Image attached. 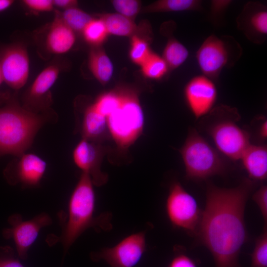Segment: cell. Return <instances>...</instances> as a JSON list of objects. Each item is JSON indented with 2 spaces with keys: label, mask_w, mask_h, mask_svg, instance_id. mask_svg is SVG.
I'll return each instance as SVG.
<instances>
[{
  "label": "cell",
  "mask_w": 267,
  "mask_h": 267,
  "mask_svg": "<svg viewBox=\"0 0 267 267\" xmlns=\"http://www.w3.org/2000/svg\"><path fill=\"white\" fill-rule=\"evenodd\" d=\"M255 184L249 178L232 188L207 183L205 206L194 236L210 252L215 267H241L239 254L248 240L245 208Z\"/></svg>",
  "instance_id": "6da1fadb"
},
{
  "label": "cell",
  "mask_w": 267,
  "mask_h": 267,
  "mask_svg": "<svg viewBox=\"0 0 267 267\" xmlns=\"http://www.w3.org/2000/svg\"><path fill=\"white\" fill-rule=\"evenodd\" d=\"M57 121L53 110L34 113L25 108L15 96H10L0 107V157L25 153L42 127Z\"/></svg>",
  "instance_id": "7a4b0ae2"
},
{
  "label": "cell",
  "mask_w": 267,
  "mask_h": 267,
  "mask_svg": "<svg viewBox=\"0 0 267 267\" xmlns=\"http://www.w3.org/2000/svg\"><path fill=\"white\" fill-rule=\"evenodd\" d=\"M93 185L90 177L82 173L69 199L68 217L65 221H62L60 241L65 253L88 228H110L109 215L94 217L95 196Z\"/></svg>",
  "instance_id": "3957f363"
},
{
  "label": "cell",
  "mask_w": 267,
  "mask_h": 267,
  "mask_svg": "<svg viewBox=\"0 0 267 267\" xmlns=\"http://www.w3.org/2000/svg\"><path fill=\"white\" fill-rule=\"evenodd\" d=\"M119 101L104 117L109 134L120 150L125 151L141 135L144 116L137 93L119 88Z\"/></svg>",
  "instance_id": "277c9868"
},
{
  "label": "cell",
  "mask_w": 267,
  "mask_h": 267,
  "mask_svg": "<svg viewBox=\"0 0 267 267\" xmlns=\"http://www.w3.org/2000/svg\"><path fill=\"white\" fill-rule=\"evenodd\" d=\"M207 115L214 121L205 130L217 150L232 160H239L251 143L249 134L236 123L239 119L237 110L221 105L213 108Z\"/></svg>",
  "instance_id": "5b68a950"
},
{
  "label": "cell",
  "mask_w": 267,
  "mask_h": 267,
  "mask_svg": "<svg viewBox=\"0 0 267 267\" xmlns=\"http://www.w3.org/2000/svg\"><path fill=\"white\" fill-rule=\"evenodd\" d=\"M179 153L187 179L203 180L226 172V165L221 154L195 129L189 130Z\"/></svg>",
  "instance_id": "8992f818"
},
{
  "label": "cell",
  "mask_w": 267,
  "mask_h": 267,
  "mask_svg": "<svg viewBox=\"0 0 267 267\" xmlns=\"http://www.w3.org/2000/svg\"><path fill=\"white\" fill-rule=\"evenodd\" d=\"M241 54V47L233 38L213 34L199 47L196 58L203 75L214 81L224 68L233 66Z\"/></svg>",
  "instance_id": "52a82bcc"
},
{
  "label": "cell",
  "mask_w": 267,
  "mask_h": 267,
  "mask_svg": "<svg viewBox=\"0 0 267 267\" xmlns=\"http://www.w3.org/2000/svg\"><path fill=\"white\" fill-rule=\"evenodd\" d=\"M165 211L174 228L195 236L202 210L195 198L178 181H174L170 186Z\"/></svg>",
  "instance_id": "ba28073f"
},
{
  "label": "cell",
  "mask_w": 267,
  "mask_h": 267,
  "mask_svg": "<svg viewBox=\"0 0 267 267\" xmlns=\"http://www.w3.org/2000/svg\"><path fill=\"white\" fill-rule=\"evenodd\" d=\"M146 249L145 231L131 234L114 246L91 253L94 262L104 261L110 267H134L141 260Z\"/></svg>",
  "instance_id": "9c48e42d"
},
{
  "label": "cell",
  "mask_w": 267,
  "mask_h": 267,
  "mask_svg": "<svg viewBox=\"0 0 267 267\" xmlns=\"http://www.w3.org/2000/svg\"><path fill=\"white\" fill-rule=\"evenodd\" d=\"M0 68L3 82L12 89L18 90L27 82L30 72V59L27 49L19 43L0 47Z\"/></svg>",
  "instance_id": "30bf717a"
},
{
  "label": "cell",
  "mask_w": 267,
  "mask_h": 267,
  "mask_svg": "<svg viewBox=\"0 0 267 267\" xmlns=\"http://www.w3.org/2000/svg\"><path fill=\"white\" fill-rule=\"evenodd\" d=\"M10 162L3 174L10 185L20 184L24 188L38 187L46 172L47 163L33 153H24Z\"/></svg>",
  "instance_id": "8fae6325"
},
{
  "label": "cell",
  "mask_w": 267,
  "mask_h": 267,
  "mask_svg": "<svg viewBox=\"0 0 267 267\" xmlns=\"http://www.w3.org/2000/svg\"><path fill=\"white\" fill-rule=\"evenodd\" d=\"M8 222L10 226L3 230L2 235L5 239L14 240L19 257L25 260L40 230L51 224L52 220L47 214L43 213L28 221H23L20 215L14 214L9 217Z\"/></svg>",
  "instance_id": "7c38bea8"
},
{
  "label": "cell",
  "mask_w": 267,
  "mask_h": 267,
  "mask_svg": "<svg viewBox=\"0 0 267 267\" xmlns=\"http://www.w3.org/2000/svg\"><path fill=\"white\" fill-rule=\"evenodd\" d=\"M61 67L56 63L45 67L38 75L25 91L21 105L26 109L36 113L52 111L50 89L58 78Z\"/></svg>",
  "instance_id": "4fadbf2b"
},
{
  "label": "cell",
  "mask_w": 267,
  "mask_h": 267,
  "mask_svg": "<svg viewBox=\"0 0 267 267\" xmlns=\"http://www.w3.org/2000/svg\"><path fill=\"white\" fill-rule=\"evenodd\" d=\"M183 94L188 108L196 119L211 112L218 95L214 81L204 75L192 77L185 85Z\"/></svg>",
  "instance_id": "5bb4252c"
},
{
  "label": "cell",
  "mask_w": 267,
  "mask_h": 267,
  "mask_svg": "<svg viewBox=\"0 0 267 267\" xmlns=\"http://www.w3.org/2000/svg\"><path fill=\"white\" fill-rule=\"evenodd\" d=\"M106 149L101 143L82 138L75 147L72 154L75 164L82 173L89 175L94 185L105 184L108 179L107 175L101 170Z\"/></svg>",
  "instance_id": "9a60e30c"
},
{
  "label": "cell",
  "mask_w": 267,
  "mask_h": 267,
  "mask_svg": "<svg viewBox=\"0 0 267 267\" xmlns=\"http://www.w3.org/2000/svg\"><path fill=\"white\" fill-rule=\"evenodd\" d=\"M237 26L250 41L261 44L267 35V9L259 2L250 1L237 18Z\"/></svg>",
  "instance_id": "2e32d148"
},
{
  "label": "cell",
  "mask_w": 267,
  "mask_h": 267,
  "mask_svg": "<svg viewBox=\"0 0 267 267\" xmlns=\"http://www.w3.org/2000/svg\"><path fill=\"white\" fill-rule=\"evenodd\" d=\"M62 20L60 13L56 11L45 36L46 49L51 54L61 55L68 52L76 41V35Z\"/></svg>",
  "instance_id": "e0dca14e"
},
{
  "label": "cell",
  "mask_w": 267,
  "mask_h": 267,
  "mask_svg": "<svg viewBox=\"0 0 267 267\" xmlns=\"http://www.w3.org/2000/svg\"><path fill=\"white\" fill-rule=\"evenodd\" d=\"M78 123V129L82 138L101 143L109 137L105 118L97 112L91 104L86 107Z\"/></svg>",
  "instance_id": "ac0fdd59"
},
{
  "label": "cell",
  "mask_w": 267,
  "mask_h": 267,
  "mask_svg": "<svg viewBox=\"0 0 267 267\" xmlns=\"http://www.w3.org/2000/svg\"><path fill=\"white\" fill-rule=\"evenodd\" d=\"M242 166L250 179L263 181L267 177V148L250 144L241 156Z\"/></svg>",
  "instance_id": "d6986e66"
},
{
  "label": "cell",
  "mask_w": 267,
  "mask_h": 267,
  "mask_svg": "<svg viewBox=\"0 0 267 267\" xmlns=\"http://www.w3.org/2000/svg\"><path fill=\"white\" fill-rule=\"evenodd\" d=\"M89 69L95 79L105 85L111 80L114 71L113 64L105 50L100 47H93L88 57Z\"/></svg>",
  "instance_id": "ffe728a7"
},
{
  "label": "cell",
  "mask_w": 267,
  "mask_h": 267,
  "mask_svg": "<svg viewBox=\"0 0 267 267\" xmlns=\"http://www.w3.org/2000/svg\"><path fill=\"white\" fill-rule=\"evenodd\" d=\"M99 18L103 21L109 34L132 37L139 32L140 29L134 20L118 13L101 14Z\"/></svg>",
  "instance_id": "44dd1931"
},
{
  "label": "cell",
  "mask_w": 267,
  "mask_h": 267,
  "mask_svg": "<svg viewBox=\"0 0 267 267\" xmlns=\"http://www.w3.org/2000/svg\"><path fill=\"white\" fill-rule=\"evenodd\" d=\"M202 2L199 0H158L143 7L142 13L200 11Z\"/></svg>",
  "instance_id": "7402d4cb"
},
{
  "label": "cell",
  "mask_w": 267,
  "mask_h": 267,
  "mask_svg": "<svg viewBox=\"0 0 267 267\" xmlns=\"http://www.w3.org/2000/svg\"><path fill=\"white\" fill-rule=\"evenodd\" d=\"M189 56L187 48L175 38H170L163 52L162 57L169 69H175L182 65Z\"/></svg>",
  "instance_id": "603a6c76"
},
{
  "label": "cell",
  "mask_w": 267,
  "mask_h": 267,
  "mask_svg": "<svg viewBox=\"0 0 267 267\" xmlns=\"http://www.w3.org/2000/svg\"><path fill=\"white\" fill-rule=\"evenodd\" d=\"M82 33L85 41L93 47H99L109 35L103 21L99 18H92Z\"/></svg>",
  "instance_id": "cb8c5ba5"
},
{
  "label": "cell",
  "mask_w": 267,
  "mask_h": 267,
  "mask_svg": "<svg viewBox=\"0 0 267 267\" xmlns=\"http://www.w3.org/2000/svg\"><path fill=\"white\" fill-rule=\"evenodd\" d=\"M140 67L142 74L153 80L162 79L170 70L163 57L153 52Z\"/></svg>",
  "instance_id": "d4e9b609"
},
{
  "label": "cell",
  "mask_w": 267,
  "mask_h": 267,
  "mask_svg": "<svg viewBox=\"0 0 267 267\" xmlns=\"http://www.w3.org/2000/svg\"><path fill=\"white\" fill-rule=\"evenodd\" d=\"M60 15L65 23L74 32L82 33L87 24L93 18L78 7L65 10Z\"/></svg>",
  "instance_id": "484cf974"
},
{
  "label": "cell",
  "mask_w": 267,
  "mask_h": 267,
  "mask_svg": "<svg viewBox=\"0 0 267 267\" xmlns=\"http://www.w3.org/2000/svg\"><path fill=\"white\" fill-rule=\"evenodd\" d=\"M130 58L134 64L141 66L152 52L148 42L138 35L131 37Z\"/></svg>",
  "instance_id": "4316f807"
},
{
  "label": "cell",
  "mask_w": 267,
  "mask_h": 267,
  "mask_svg": "<svg viewBox=\"0 0 267 267\" xmlns=\"http://www.w3.org/2000/svg\"><path fill=\"white\" fill-rule=\"evenodd\" d=\"M267 225H264L261 234L257 238L251 254L250 267H267Z\"/></svg>",
  "instance_id": "83f0119b"
},
{
  "label": "cell",
  "mask_w": 267,
  "mask_h": 267,
  "mask_svg": "<svg viewBox=\"0 0 267 267\" xmlns=\"http://www.w3.org/2000/svg\"><path fill=\"white\" fill-rule=\"evenodd\" d=\"M111 2L117 13L134 20L141 11V2L137 0H113Z\"/></svg>",
  "instance_id": "f1b7e54d"
},
{
  "label": "cell",
  "mask_w": 267,
  "mask_h": 267,
  "mask_svg": "<svg viewBox=\"0 0 267 267\" xmlns=\"http://www.w3.org/2000/svg\"><path fill=\"white\" fill-rule=\"evenodd\" d=\"M175 254L168 267H198L196 262L181 247L175 248Z\"/></svg>",
  "instance_id": "f546056e"
},
{
  "label": "cell",
  "mask_w": 267,
  "mask_h": 267,
  "mask_svg": "<svg viewBox=\"0 0 267 267\" xmlns=\"http://www.w3.org/2000/svg\"><path fill=\"white\" fill-rule=\"evenodd\" d=\"M253 201L257 205L264 221V225L267 223V186L262 185L253 195Z\"/></svg>",
  "instance_id": "4dcf8cb0"
},
{
  "label": "cell",
  "mask_w": 267,
  "mask_h": 267,
  "mask_svg": "<svg viewBox=\"0 0 267 267\" xmlns=\"http://www.w3.org/2000/svg\"><path fill=\"white\" fill-rule=\"evenodd\" d=\"M0 267H24L9 246H0Z\"/></svg>",
  "instance_id": "1f68e13d"
},
{
  "label": "cell",
  "mask_w": 267,
  "mask_h": 267,
  "mask_svg": "<svg viewBox=\"0 0 267 267\" xmlns=\"http://www.w3.org/2000/svg\"><path fill=\"white\" fill-rule=\"evenodd\" d=\"M22 2L29 9L36 12L51 11L54 7L51 0H24Z\"/></svg>",
  "instance_id": "d6a6232c"
},
{
  "label": "cell",
  "mask_w": 267,
  "mask_h": 267,
  "mask_svg": "<svg viewBox=\"0 0 267 267\" xmlns=\"http://www.w3.org/2000/svg\"><path fill=\"white\" fill-rule=\"evenodd\" d=\"M232 1L230 0H213L210 2V16L212 19L217 21L220 19Z\"/></svg>",
  "instance_id": "836d02e7"
},
{
  "label": "cell",
  "mask_w": 267,
  "mask_h": 267,
  "mask_svg": "<svg viewBox=\"0 0 267 267\" xmlns=\"http://www.w3.org/2000/svg\"><path fill=\"white\" fill-rule=\"evenodd\" d=\"M54 6L63 9L64 10L75 7H78V1L75 0H54Z\"/></svg>",
  "instance_id": "e575fe53"
},
{
  "label": "cell",
  "mask_w": 267,
  "mask_h": 267,
  "mask_svg": "<svg viewBox=\"0 0 267 267\" xmlns=\"http://www.w3.org/2000/svg\"><path fill=\"white\" fill-rule=\"evenodd\" d=\"M259 134L260 137L263 139L267 137V121L264 120L260 125L259 129Z\"/></svg>",
  "instance_id": "d590c367"
},
{
  "label": "cell",
  "mask_w": 267,
  "mask_h": 267,
  "mask_svg": "<svg viewBox=\"0 0 267 267\" xmlns=\"http://www.w3.org/2000/svg\"><path fill=\"white\" fill-rule=\"evenodd\" d=\"M13 3L12 0H0V12L8 9Z\"/></svg>",
  "instance_id": "8d00e7d4"
},
{
  "label": "cell",
  "mask_w": 267,
  "mask_h": 267,
  "mask_svg": "<svg viewBox=\"0 0 267 267\" xmlns=\"http://www.w3.org/2000/svg\"><path fill=\"white\" fill-rule=\"evenodd\" d=\"M3 82L2 76L1 74V72L0 68V85L1 84V83Z\"/></svg>",
  "instance_id": "74e56055"
}]
</instances>
